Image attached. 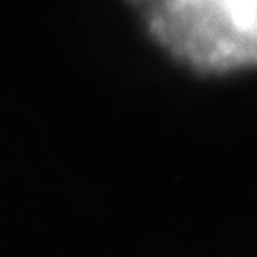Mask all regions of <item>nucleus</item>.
<instances>
[{
	"label": "nucleus",
	"instance_id": "nucleus-1",
	"mask_svg": "<svg viewBox=\"0 0 257 257\" xmlns=\"http://www.w3.org/2000/svg\"><path fill=\"white\" fill-rule=\"evenodd\" d=\"M175 61L202 74L257 67V0H128Z\"/></svg>",
	"mask_w": 257,
	"mask_h": 257
}]
</instances>
